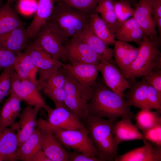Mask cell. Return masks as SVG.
I'll list each match as a JSON object with an SVG mask.
<instances>
[{
    "label": "cell",
    "instance_id": "cell-1",
    "mask_svg": "<svg viewBox=\"0 0 161 161\" xmlns=\"http://www.w3.org/2000/svg\"><path fill=\"white\" fill-rule=\"evenodd\" d=\"M88 104L89 115L116 121L119 117L135 116L124 97L110 90L103 80L96 81L94 84Z\"/></svg>",
    "mask_w": 161,
    "mask_h": 161
},
{
    "label": "cell",
    "instance_id": "cell-2",
    "mask_svg": "<svg viewBox=\"0 0 161 161\" xmlns=\"http://www.w3.org/2000/svg\"><path fill=\"white\" fill-rule=\"evenodd\" d=\"M116 121L88 115L83 122L100 161H115L118 156L119 144L114 132V124Z\"/></svg>",
    "mask_w": 161,
    "mask_h": 161
},
{
    "label": "cell",
    "instance_id": "cell-3",
    "mask_svg": "<svg viewBox=\"0 0 161 161\" xmlns=\"http://www.w3.org/2000/svg\"><path fill=\"white\" fill-rule=\"evenodd\" d=\"M55 2L48 21L66 38L77 36L89 26L90 14L70 7L59 1Z\"/></svg>",
    "mask_w": 161,
    "mask_h": 161
},
{
    "label": "cell",
    "instance_id": "cell-4",
    "mask_svg": "<svg viewBox=\"0 0 161 161\" xmlns=\"http://www.w3.org/2000/svg\"><path fill=\"white\" fill-rule=\"evenodd\" d=\"M138 44L139 51L136 58L127 68L121 72L127 79L143 77L154 69H161V55L158 47L145 34Z\"/></svg>",
    "mask_w": 161,
    "mask_h": 161
},
{
    "label": "cell",
    "instance_id": "cell-5",
    "mask_svg": "<svg viewBox=\"0 0 161 161\" xmlns=\"http://www.w3.org/2000/svg\"><path fill=\"white\" fill-rule=\"evenodd\" d=\"M45 126L65 148L85 154L98 157L97 150L92 141L87 129L66 130L54 127L42 118Z\"/></svg>",
    "mask_w": 161,
    "mask_h": 161
},
{
    "label": "cell",
    "instance_id": "cell-6",
    "mask_svg": "<svg viewBox=\"0 0 161 161\" xmlns=\"http://www.w3.org/2000/svg\"><path fill=\"white\" fill-rule=\"evenodd\" d=\"M66 77L64 88L65 103L67 108L84 122L88 115V101L91 96L69 72L61 67Z\"/></svg>",
    "mask_w": 161,
    "mask_h": 161
},
{
    "label": "cell",
    "instance_id": "cell-7",
    "mask_svg": "<svg viewBox=\"0 0 161 161\" xmlns=\"http://www.w3.org/2000/svg\"><path fill=\"white\" fill-rule=\"evenodd\" d=\"M36 39L42 48L53 58L65 64L64 44L66 38L52 23L47 21L40 29Z\"/></svg>",
    "mask_w": 161,
    "mask_h": 161
},
{
    "label": "cell",
    "instance_id": "cell-8",
    "mask_svg": "<svg viewBox=\"0 0 161 161\" xmlns=\"http://www.w3.org/2000/svg\"><path fill=\"white\" fill-rule=\"evenodd\" d=\"M25 51L30 55L33 64L39 71V81L45 82L51 74L62 66L63 63L53 58L36 40L27 46Z\"/></svg>",
    "mask_w": 161,
    "mask_h": 161
},
{
    "label": "cell",
    "instance_id": "cell-9",
    "mask_svg": "<svg viewBox=\"0 0 161 161\" xmlns=\"http://www.w3.org/2000/svg\"><path fill=\"white\" fill-rule=\"evenodd\" d=\"M64 47L66 59L70 64L97 63L101 59L88 45L76 37L70 38Z\"/></svg>",
    "mask_w": 161,
    "mask_h": 161
},
{
    "label": "cell",
    "instance_id": "cell-10",
    "mask_svg": "<svg viewBox=\"0 0 161 161\" xmlns=\"http://www.w3.org/2000/svg\"><path fill=\"white\" fill-rule=\"evenodd\" d=\"M148 0H139L134 5L132 17L149 39L158 47L161 39L158 35Z\"/></svg>",
    "mask_w": 161,
    "mask_h": 161
},
{
    "label": "cell",
    "instance_id": "cell-11",
    "mask_svg": "<svg viewBox=\"0 0 161 161\" xmlns=\"http://www.w3.org/2000/svg\"><path fill=\"white\" fill-rule=\"evenodd\" d=\"M99 69L106 86L121 97H124L125 92L130 87V83L112 63L111 60L101 59L99 64Z\"/></svg>",
    "mask_w": 161,
    "mask_h": 161
},
{
    "label": "cell",
    "instance_id": "cell-12",
    "mask_svg": "<svg viewBox=\"0 0 161 161\" xmlns=\"http://www.w3.org/2000/svg\"><path fill=\"white\" fill-rule=\"evenodd\" d=\"M36 126L40 129L42 148L47 157L51 161H69V152L45 126L41 118L37 120Z\"/></svg>",
    "mask_w": 161,
    "mask_h": 161
},
{
    "label": "cell",
    "instance_id": "cell-13",
    "mask_svg": "<svg viewBox=\"0 0 161 161\" xmlns=\"http://www.w3.org/2000/svg\"><path fill=\"white\" fill-rule=\"evenodd\" d=\"M99 64L71 65L63 63L61 67L70 73L91 96L92 86L96 81L99 71Z\"/></svg>",
    "mask_w": 161,
    "mask_h": 161
},
{
    "label": "cell",
    "instance_id": "cell-14",
    "mask_svg": "<svg viewBox=\"0 0 161 161\" xmlns=\"http://www.w3.org/2000/svg\"><path fill=\"white\" fill-rule=\"evenodd\" d=\"M41 108L28 105L20 113L19 120L11 127L15 131L18 148L31 135L36 125L37 117Z\"/></svg>",
    "mask_w": 161,
    "mask_h": 161
},
{
    "label": "cell",
    "instance_id": "cell-15",
    "mask_svg": "<svg viewBox=\"0 0 161 161\" xmlns=\"http://www.w3.org/2000/svg\"><path fill=\"white\" fill-rule=\"evenodd\" d=\"M47 113L48 122L54 127L66 130L86 129L84 123L67 108H55Z\"/></svg>",
    "mask_w": 161,
    "mask_h": 161
},
{
    "label": "cell",
    "instance_id": "cell-16",
    "mask_svg": "<svg viewBox=\"0 0 161 161\" xmlns=\"http://www.w3.org/2000/svg\"><path fill=\"white\" fill-rule=\"evenodd\" d=\"M130 79V84L127 91L124 94L126 101L130 106L140 109L151 110L148 102V84L143 78L141 81H137Z\"/></svg>",
    "mask_w": 161,
    "mask_h": 161
},
{
    "label": "cell",
    "instance_id": "cell-17",
    "mask_svg": "<svg viewBox=\"0 0 161 161\" xmlns=\"http://www.w3.org/2000/svg\"><path fill=\"white\" fill-rule=\"evenodd\" d=\"M30 37L24 25L0 35V46L17 55L27 46Z\"/></svg>",
    "mask_w": 161,
    "mask_h": 161
},
{
    "label": "cell",
    "instance_id": "cell-18",
    "mask_svg": "<svg viewBox=\"0 0 161 161\" xmlns=\"http://www.w3.org/2000/svg\"><path fill=\"white\" fill-rule=\"evenodd\" d=\"M144 145L122 155L115 161H160L161 148L157 147L148 141Z\"/></svg>",
    "mask_w": 161,
    "mask_h": 161
},
{
    "label": "cell",
    "instance_id": "cell-19",
    "mask_svg": "<svg viewBox=\"0 0 161 161\" xmlns=\"http://www.w3.org/2000/svg\"><path fill=\"white\" fill-rule=\"evenodd\" d=\"M55 0H38L33 19L27 29L30 38H34L41 28L49 20L55 4Z\"/></svg>",
    "mask_w": 161,
    "mask_h": 161
},
{
    "label": "cell",
    "instance_id": "cell-20",
    "mask_svg": "<svg viewBox=\"0 0 161 161\" xmlns=\"http://www.w3.org/2000/svg\"><path fill=\"white\" fill-rule=\"evenodd\" d=\"M18 148L15 131L11 127L0 128V154L3 161L18 160Z\"/></svg>",
    "mask_w": 161,
    "mask_h": 161
},
{
    "label": "cell",
    "instance_id": "cell-21",
    "mask_svg": "<svg viewBox=\"0 0 161 161\" xmlns=\"http://www.w3.org/2000/svg\"><path fill=\"white\" fill-rule=\"evenodd\" d=\"M13 69L20 80L27 79L38 88L40 87V83L36 78L38 69L33 64L30 55L26 51L21 52L17 55Z\"/></svg>",
    "mask_w": 161,
    "mask_h": 161
},
{
    "label": "cell",
    "instance_id": "cell-22",
    "mask_svg": "<svg viewBox=\"0 0 161 161\" xmlns=\"http://www.w3.org/2000/svg\"><path fill=\"white\" fill-rule=\"evenodd\" d=\"M10 95L0 110V128L12 127L20 114L21 100L13 92Z\"/></svg>",
    "mask_w": 161,
    "mask_h": 161
},
{
    "label": "cell",
    "instance_id": "cell-23",
    "mask_svg": "<svg viewBox=\"0 0 161 161\" xmlns=\"http://www.w3.org/2000/svg\"><path fill=\"white\" fill-rule=\"evenodd\" d=\"M75 37L88 45L101 59L111 60L113 57V50L97 36L89 26Z\"/></svg>",
    "mask_w": 161,
    "mask_h": 161
},
{
    "label": "cell",
    "instance_id": "cell-24",
    "mask_svg": "<svg viewBox=\"0 0 161 161\" xmlns=\"http://www.w3.org/2000/svg\"><path fill=\"white\" fill-rule=\"evenodd\" d=\"M131 118L125 117L115 122L114 126V132L116 140L119 144L122 142L137 140H142L143 136L136 125L132 123Z\"/></svg>",
    "mask_w": 161,
    "mask_h": 161
},
{
    "label": "cell",
    "instance_id": "cell-25",
    "mask_svg": "<svg viewBox=\"0 0 161 161\" xmlns=\"http://www.w3.org/2000/svg\"><path fill=\"white\" fill-rule=\"evenodd\" d=\"M42 149L41 132L38 127L31 135L18 148V160L31 161L34 156Z\"/></svg>",
    "mask_w": 161,
    "mask_h": 161
},
{
    "label": "cell",
    "instance_id": "cell-26",
    "mask_svg": "<svg viewBox=\"0 0 161 161\" xmlns=\"http://www.w3.org/2000/svg\"><path fill=\"white\" fill-rule=\"evenodd\" d=\"M24 25L16 11L7 3L0 7V35Z\"/></svg>",
    "mask_w": 161,
    "mask_h": 161
},
{
    "label": "cell",
    "instance_id": "cell-27",
    "mask_svg": "<svg viewBox=\"0 0 161 161\" xmlns=\"http://www.w3.org/2000/svg\"><path fill=\"white\" fill-rule=\"evenodd\" d=\"M89 26L93 32L107 46L114 44V34L111 32L106 24L97 13L90 14Z\"/></svg>",
    "mask_w": 161,
    "mask_h": 161
},
{
    "label": "cell",
    "instance_id": "cell-28",
    "mask_svg": "<svg viewBox=\"0 0 161 161\" xmlns=\"http://www.w3.org/2000/svg\"><path fill=\"white\" fill-rule=\"evenodd\" d=\"M135 116L136 125L142 132L161 124V117L159 111H152L147 109H141Z\"/></svg>",
    "mask_w": 161,
    "mask_h": 161
},
{
    "label": "cell",
    "instance_id": "cell-29",
    "mask_svg": "<svg viewBox=\"0 0 161 161\" xmlns=\"http://www.w3.org/2000/svg\"><path fill=\"white\" fill-rule=\"evenodd\" d=\"M26 91L34 101L35 106L44 109L47 112L52 109L45 101L37 86L28 79L20 80Z\"/></svg>",
    "mask_w": 161,
    "mask_h": 161
},
{
    "label": "cell",
    "instance_id": "cell-30",
    "mask_svg": "<svg viewBox=\"0 0 161 161\" xmlns=\"http://www.w3.org/2000/svg\"><path fill=\"white\" fill-rule=\"evenodd\" d=\"M83 12L91 14L96 13L97 0H55Z\"/></svg>",
    "mask_w": 161,
    "mask_h": 161
},
{
    "label": "cell",
    "instance_id": "cell-31",
    "mask_svg": "<svg viewBox=\"0 0 161 161\" xmlns=\"http://www.w3.org/2000/svg\"><path fill=\"white\" fill-rule=\"evenodd\" d=\"M42 89L44 93L53 101L55 108H67L65 103V92L64 88L53 87L45 85Z\"/></svg>",
    "mask_w": 161,
    "mask_h": 161
},
{
    "label": "cell",
    "instance_id": "cell-32",
    "mask_svg": "<svg viewBox=\"0 0 161 161\" xmlns=\"http://www.w3.org/2000/svg\"><path fill=\"white\" fill-rule=\"evenodd\" d=\"M114 11L119 25L132 17L134 8L131 7L130 4L126 1H115L114 5Z\"/></svg>",
    "mask_w": 161,
    "mask_h": 161
},
{
    "label": "cell",
    "instance_id": "cell-33",
    "mask_svg": "<svg viewBox=\"0 0 161 161\" xmlns=\"http://www.w3.org/2000/svg\"><path fill=\"white\" fill-rule=\"evenodd\" d=\"M13 67L4 69L0 75V103L10 91L11 78Z\"/></svg>",
    "mask_w": 161,
    "mask_h": 161
},
{
    "label": "cell",
    "instance_id": "cell-34",
    "mask_svg": "<svg viewBox=\"0 0 161 161\" xmlns=\"http://www.w3.org/2000/svg\"><path fill=\"white\" fill-rule=\"evenodd\" d=\"M143 141H148L154 146L161 148V124L142 132Z\"/></svg>",
    "mask_w": 161,
    "mask_h": 161
},
{
    "label": "cell",
    "instance_id": "cell-35",
    "mask_svg": "<svg viewBox=\"0 0 161 161\" xmlns=\"http://www.w3.org/2000/svg\"><path fill=\"white\" fill-rule=\"evenodd\" d=\"M45 82L46 85L49 86L64 88L66 83V77L61 67L51 74Z\"/></svg>",
    "mask_w": 161,
    "mask_h": 161
},
{
    "label": "cell",
    "instance_id": "cell-36",
    "mask_svg": "<svg viewBox=\"0 0 161 161\" xmlns=\"http://www.w3.org/2000/svg\"><path fill=\"white\" fill-rule=\"evenodd\" d=\"M17 55L0 46V69L13 66Z\"/></svg>",
    "mask_w": 161,
    "mask_h": 161
},
{
    "label": "cell",
    "instance_id": "cell-37",
    "mask_svg": "<svg viewBox=\"0 0 161 161\" xmlns=\"http://www.w3.org/2000/svg\"><path fill=\"white\" fill-rule=\"evenodd\" d=\"M143 77L149 85L161 93V69H154Z\"/></svg>",
    "mask_w": 161,
    "mask_h": 161
},
{
    "label": "cell",
    "instance_id": "cell-38",
    "mask_svg": "<svg viewBox=\"0 0 161 161\" xmlns=\"http://www.w3.org/2000/svg\"><path fill=\"white\" fill-rule=\"evenodd\" d=\"M145 34L139 27L125 33L116 36L115 38L125 42H133L138 44L142 40Z\"/></svg>",
    "mask_w": 161,
    "mask_h": 161
},
{
    "label": "cell",
    "instance_id": "cell-39",
    "mask_svg": "<svg viewBox=\"0 0 161 161\" xmlns=\"http://www.w3.org/2000/svg\"><path fill=\"white\" fill-rule=\"evenodd\" d=\"M99 13L111 32L114 34L119 24L114 10L104 11Z\"/></svg>",
    "mask_w": 161,
    "mask_h": 161
},
{
    "label": "cell",
    "instance_id": "cell-40",
    "mask_svg": "<svg viewBox=\"0 0 161 161\" xmlns=\"http://www.w3.org/2000/svg\"><path fill=\"white\" fill-rule=\"evenodd\" d=\"M139 51V47H136L131 45L127 52L117 64L120 72L127 68L136 58Z\"/></svg>",
    "mask_w": 161,
    "mask_h": 161
},
{
    "label": "cell",
    "instance_id": "cell-41",
    "mask_svg": "<svg viewBox=\"0 0 161 161\" xmlns=\"http://www.w3.org/2000/svg\"><path fill=\"white\" fill-rule=\"evenodd\" d=\"M149 85V84H148ZM148 102L151 109L161 110V93L149 85L148 88Z\"/></svg>",
    "mask_w": 161,
    "mask_h": 161
},
{
    "label": "cell",
    "instance_id": "cell-42",
    "mask_svg": "<svg viewBox=\"0 0 161 161\" xmlns=\"http://www.w3.org/2000/svg\"><path fill=\"white\" fill-rule=\"evenodd\" d=\"M114 45L113 56L117 64L125 55L131 45L126 42L119 40L115 41Z\"/></svg>",
    "mask_w": 161,
    "mask_h": 161
},
{
    "label": "cell",
    "instance_id": "cell-43",
    "mask_svg": "<svg viewBox=\"0 0 161 161\" xmlns=\"http://www.w3.org/2000/svg\"><path fill=\"white\" fill-rule=\"evenodd\" d=\"M139 27H140L135 20L133 17H131L119 26L114 34V37L125 33Z\"/></svg>",
    "mask_w": 161,
    "mask_h": 161
},
{
    "label": "cell",
    "instance_id": "cell-44",
    "mask_svg": "<svg viewBox=\"0 0 161 161\" xmlns=\"http://www.w3.org/2000/svg\"><path fill=\"white\" fill-rule=\"evenodd\" d=\"M69 161H100V160L98 157H92L74 151L69 152Z\"/></svg>",
    "mask_w": 161,
    "mask_h": 161
},
{
    "label": "cell",
    "instance_id": "cell-45",
    "mask_svg": "<svg viewBox=\"0 0 161 161\" xmlns=\"http://www.w3.org/2000/svg\"><path fill=\"white\" fill-rule=\"evenodd\" d=\"M115 0H97L96 12L98 13L109 10H114Z\"/></svg>",
    "mask_w": 161,
    "mask_h": 161
},
{
    "label": "cell",
    "instance_id": "cell-46",
    "mask_svg": "<svg viewBox=\"0 0 161 161\" xmlns=\"http://www.w3.org/2000/svg\"><path fill=\"white\" fill-rule=\"evenodd\" d=\"M155 21L161 17V0H148Z\"/></svg>",
    "mask_w": 161,
    "mask_h": 161
},
{
    "label": "cell",
    "instance_id": "cell-47",
    "mask_svg": "<svg viewBox=\"0 0 161 161\" xmlns=\"http://www.w3.org/2000/svg\"><path fill=\"white\" fill-rule=\"evenodd\" d=\"M31 161H51L45 154L42 149L40 150L34 156Z\"/></svg>",
    "mask_w": 161,
    "mask_h": 161
},
{
    "label": "cell",
    "instance_id": "cell-48",
    "mask_svg": "<svg viewBox=\"0 0 161 161\" xmlns=\"http://www.w3.org/2000/svg\"><path fill=\"white\" fill-rule=\"evenodd\" d=\"M156 26L157 27L159 34V37L161 38V17L157 19L155 21Z\"/></svg>",
    "mask_w": 161,
    "mask_h": 161
},
{
    "label": "cell",
    "instance_id": "cell-49",
    "mask_svg": "<svg viewBox=\"0 0 161 161\" xmlns=\"http://www.w3.org/2000/svg\"><path fill=\"white\" fill-rule=\"evenodd\" d=\"M117 1H126L129 3L131 5H134V6L136 4V1L137 0H115Z\"/></svg>",
    "mask_w": 161,
    "mask_h": 161
},
{
    "label": "cell",
    "instance_id": "cell-50",
    "mask_svg": "<svg viewBox=\"0 0 161 161\" xmlns=\"http://www.w3.org/2000/svg\"><path fill=\"white\" fill-rule=\"evenodd\" d=\"M7 0V3L9 4H11L15 1H18V0Z\"/></svg>",
    "mask_w": 161,
    "mask_h": 161
},
{
    "label": "cell",
    "instance_id": "cell-51",
    "mask_svg": "<svg viewBox=\"0 0 161 161\" xmlns=\"http://www.w3.org/2000/svg\"><path fill=\"white\" fill-rule=\"evenodd\" d=\"M2 0H0V7L3 5Z\"/></svg>",
    "mask_w": 161,
    "mask_h": 161
},
{
    "label": "cell",
    "instance_id": "cell-52",
    "mask_svg": "<svg viewBox=\"0 0 161 161\" xmlns=\"http://www.w3.org/2000/svg\"><path fill=\"white\" fill-rule=\"evenodd\" d=\"M3 161V159L2 157L1 156V155L0 154V161Z\"/></svg>",
    "mask_w": 161,
    "mask_h": 161
}]
</instances>
